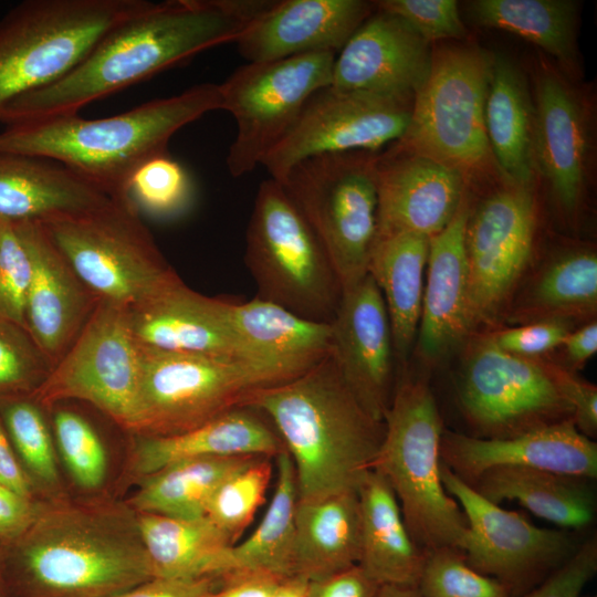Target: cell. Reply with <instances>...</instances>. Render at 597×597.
<instances>
[{"instance_id":"6da1fadb","label":"cell","mask_w":597,"mask_h":597,"mask_svg":"<svg viewBox=\"0 0 597 597\" xmlns=\"http://www.w3.org/2000/svg\"><path fill=\"white\" fill-rule=\"evenodd\" d=\"M270 1H150L107 31L63 77L0 107V123L7 127L77 114L87 104L203 51L235 43Z\"/></svg>"},{"instance_id":"7a4b0ae2","label":"cell","mask_w":597,"mask_h":597,"mask_svg":"<svg viewBox=\"0 0 597 597\" xmlns=\"http://www.w3.org/2000/svg\"><path fill=\"white\" fill-rule=\"evenodd\" d=\"M2 565L11 597H114L154 577L137 513L104 496L40 500Z\"/></svg>"},{"instance_id":"3957f363","label":"cell","mask_w":597,"mask_h":597,"mask_svg":"<svg viewBox=\"0 0 597 597\" xmlns=\"http://www.w3.org/2000/svg\"><path fill=\"white\" fill-rule=\"evenodd\" d=\"M245 406L273 425L294 464L298 500L357 492L373 469L384 422L363 408L331 354L293 379L253 391Z\"/></svg>"},{"instance_id":"277c9868","label":"cell","mask_w":597,"mask_h":597,"mask_svg":"<svg viewBox=\"0 0 597 597\" xmlns=\"http://www.w3.org/2000/svg\"><path fill=\"white\" fill-rule=\"evenodd\" d=\"M222 107L220 85L201 83L109 117L74 114L7 126L0 132V153L53 160L112 198H127L140 165L166 154L179 129Z\"/></svg>"},{"instance_id":"5b68a950","label":"cell","mask_w":597,"mask_h":597,"mask_svg":"<svg viewBox=\"0 0 597 597\" xmlns=\"http://www.w3.org/2000/svg\"><path fill=\"white\" fill-rule=\"evenodd\" d=\"M442 419L423 379L404 378L384 417V436L373 469L391 486L407 528L425 553H463L469 528L464 513L441 479Z\"/></svg>"},{"instance_id":"8992f818","label":"cell","mask_w":597,"mask_h":597,"mask_svg":"<svg viewBox=\"0 0 597 597\" xmlns=\"http://www.w3.org/2000/svg\"><path fill=\"white\" fill-rule=\"evenodd\" d=\"M490 60L475 44L431 49L430 71L413 95L408 127L391 148L453 168L468 184L498 171L484 123Z\"/></svg>"},{"instance_id":"52a82bcc","label":"cell","mask_w":597,"mask_h":597,"mask_svg":"<svg viewBox=\"0 0 597 597\" xmlns=\"http://www.w3.org/2000/svg\"><path fill=\"white\" fill-rule=\"evenodd\" d=\"M244 264L259 298L307 320L332 322L342 297L336 272L302 212L272 178L260 184L254 198Z\"/></svg>"},{"instance_id":"ba28073f","label":"cell","mask_w":597,"mask_h":597,"mask_svg":"<svg viewBox=\"0 0 597 597\" xmlns=\"http://www.w3.org/2000/svg\"><path fill=\"white\" fill-rule=\"evenodd\" d=\"M44 224L100 301L133 310L182 282L128 198Z\"/></svg>"},{"instance_id":"9c48e42d","label":"cell","mask_w":597,"mask_h":597,"mask_svg":"<svg viewBox=\"0 0 597 597\" xmlns=\"http://www.w3.org/2000/svg\"><path fill=\"white\" fill-rule=\"evenodd\" d=\"M147 0H25L0 19V107L72 71Z\"/></svg>"},{"instance_id":"30bf717a","label":"cell","mask_w":597,"mask_h":597,"mask_svg":"<svg viewBox=\"0 0 597 597\" xmlns=\"http://www.w3.org/2000/svg\"><path fill=\"white\" fill-rule=\"evenodd\" d=\"M377 159L365 151L320 155L280 182L324 248L342 292L368 274L378 228Z\"/></svg>"},{"instance_id":"8fae6325","label":"cell","mask_w":597,"mask_h":597,"mask_svg":"<svg viewBox=\"0 0 597 597\" xmlns=\"http://www.w3.org/2000/svg\"><path fill=\"white\" fill-rule=\"evenodd\" d=\"M287 380L277 370L254 363L140 345L139 385L130 434L157 437L191 430L245 406L253 391Z\"/></svg>"},{"instance_id":"7c38bea8","label":"cell","mask_w":597,"mask_h":597,"mask_svg":"<svg viewBox=\"0 0 597 597\" xmlns=\"http://www.w3.org/2000/svg\"><path fill=\"white\" fill-rule=\"evenodd\" d=\"M463 362L458 399L474 437L504 439L567 420L573 409L546 359L525 358L475 337Z\"/></svg>"},{"instance_id":"4fadbf2b","label":"cell","mask_w":597,"mask_h":597,"mask_svg":"<svg viewBox=\"0 0 597 597\" xmlns=\"http://www.w3.org/2000/svg\"><path fill=\"white\" fill-rule=\"evenodd\" d=\"M335 56L322 52L248 62L219 84L222 111L233 116L237 126L226 159L231 176L241 177L262 166L308 98L332 84Z\"/></svg>"},{"instance_id":"5bb4252c","label":"cell","mask_w":597,"mask_h":597,"mask_svg":"<svg viewBox=\"0 0 597 597\" xmlns=\"http://www.w3.org/2000/svg\"><path fill=\"white\" fill-rule=\"evenodd\" d=\"M140 370V344L129 310L100 301L80 334L32 397L44 410L85 401L129 432Z\"/></svg>"},{"instance_id":"9a60e30c","label":"cell","mask_w":597,"mask_h":597,"mask_svg":"<svg viewBox=\"0 0 597 597\" xmlns=\"http://www.w3.org/2000/svg\"><path fill=\"white\" fill-rule=\"evenodd\" d=\"M533 187L504 184L470 212L464 232L470 332L504 310L530 266L536 232Z\"/></svg>"},{"instance_id":"2e32d148","label":"cell","mask_w":597,"mask_h":597,"mask_svg":"<svg viewBox=\"0 0 597 597\" xmlns=\"http://www.w3.org/2000/svg\"><path fill=\"white\" fill-rule=\"evenodd\" d=\"M413 97L333 86L313 94L262 166L281 182L298 163L320 155L376 153L405 134Z\"/></svg>"},{"instance_id":"e0dca14e","label":"cell","mask_w":597,"mask_h":597,"mask_svg":"<svg viewBox=\"0 0 597 597\" xmlns=\"http://www.w3.org/2000/svg\"><path fill=\"white\" fill-rule=\"evenodd\" d=\"M446 491L457 501L468 522L463 549L467 563L503 584L513 597L553 573L578 548L566 530H548L495 504L441 465Z\"/></svg>"},{"instance_id":"ac0fdd59","label":"cell","mask_w":597,"mask_h":597,"mask_svg":"<svg viewBox=\"0 0 597 597\" xmlns=\"http://www.w3.org/2000/svg\"><path fill=\"white\" fill-rule=\"evenodd\" d=\"M533 164L558 208H580L590 174V114L570 80L541 59L534 71Z\"/></svg>"},{"instance_id":"d6986e66","label":"cell","mask_w":597,"mask_h":597,"mask_svg":"<svg viewBox=\"0 0 597 597\" xmlns=\"http://www.w3.org/2000/svg\"><path fill=\"white\" fill-rule=\"evenodd\" d=\"M331 324V356L363 408L384 422L391 402L395 353L383 295L367 274L342 297Z\"/></svg>"},{"instance_id":"ffe728a7","label":"cell","mask_w":597,"mask_h":597,"mask_svg":"<svg viewBox=\"0 0 597 597\" xmlns=\"http://www.w3.org/2000/svg\"><path fill=\"white\" fill-rule=\"evenodd\" d=\"M376 185V240L401 232L432 238L451 222L468 197V182L458 170L392 148L378 155Z\"/></svg>"},{"instance_id":"44dd1931","label":"cell","mask_w":597,"mask_h":597,"mask_svg":"<svg viewBox=\"0 0 597 597\" xmlns=\"http://www.w3.org/2000/svg\"><path fill=\"white\" fill-rule=\"evenodd\" d=\"M15 226L31 261L25 326L54 366L73 344L100 300L78 277L44 223Z\"/></svg>"},{"instance_id":"7402d4cb","label":"cell","mask_w":597,"mask_h":597,"mask_svg":"<svg viewBox=\"0 0 597 597\" xmlns=\"http://www.w3.org/2000/svg\"><path fill=\"white\" fill-rule=\"evenodd\" d=\"M430 66V44L404 20L376 8L335 56L331 86L413 97Z\"/></svg>"},{"instance_id":"603a6c76","label":"cell","mask_w":597,"mask_h":597,"mask_svg":"<svg viewBox=\"0 0 597 597\" xmlns=\"http://www.w3.org/2000/svg\"><path fill=\"white\" fill-rule=\"evenodd\" d=\"M441 462L471 483L486 470L515 467L595 479L597 443L572 420L504 439H484L443 431Z\"/></svg>"},{"instance_id":"cb8c5ba5","label":"cell","mask_w":597,"mask_h":597,"mask_svg":"<svg viewBox=\"0 0 597 597\" xmlns=\"http://www.w3.org/2000/svg\"><path fill=\"white\" fill-rule=\"evenodd\" d=\"M375 9L363 0H273L249 23L237 49L248 62L336 54Z\"/></svg>"},{"instance_id":"d4e9b609","label":"cell","mask_w":597,"mask_h":597,"mask_svg":"<svg viewBox=\"0 0 597 597\" xmlns=\"http://www.w3.org/2000/svg\"><path fill=\"white\" fill-rule=\"evenodd\" d=\"M231 304L232 300L200 294L181 282L129 310V315L134 335L143 346L266 366L255 360L235 332Z\"/></svg>"},{"instance_id":"484cf974","label":"cell","mask_w":597,"mask_h":597,"mask_svg":"<svg viewBox=\"0 0 597 597\" xmlns=\"http://www.w3.org/2000/svg\"><path fill=\"white\" fill-rule=\"evenodd\" d=\"M248 406L226 411L181 433L170 436L132 434L126 476L139 482L171 463L214 457H276L284 450L275 432Z\"/></svg>"},{"instance_id":"4316f807","label":"cell","mask_w":597,"mask_h":597,"mask_svg":"<svg viewBox=\"0 0 597 597\" xmlns=\"http://www.w3.org/2000/svg\"><path fill=\"white\" fill-rule=\"evenodd\" d=\"M469 212L467 197L451 222L430 238L422 310L416 338V350L429 364L441 359L470 333L464 251Z\"/></svg>"},{"instance_id":"83f0119b","label":"cell","mask_w":597,"mask_h":597,"mask_svg":"<svg viewBox=\"0 0 597 597\" xmlns=\"http://www.w3.org/2000/svg\"><path fill=\"white\" fill-rule=\"evenodd\" d=\"M111 199L53 160L0 153V224L48 223L95 210Z\"/></svg>"},{"instance_id":"f1b7e54d","label":"cell","mask_w":597,"mask_h":597,"mask_svg":"<svg viewBox=\"0 0 597 597\" xmlns=\"http://www.w3.org/2000/svg\"><path fill=\"white\" fill-rule=\"evenodd\" d=\"M535 106L522 69L503 54H491L484 104L491 154L505 184L533 187Z\"/></svg>"},{"instance_id":"f546056e","label":"cell","mask_w":597,"mask_h":597,"mask_svg":"<svg viewBox=\"0 0 597 597\" xmlns=\"http://www.w3.org/2000/svg\"><path fill=\"white\" fill-rule=\"evenodd\" d=\"M235 332L260 364L293 379L331 352V324L315 322L258 296L232 301Z\"/></svg>"},{"instance_id":"4dcf8cb0","label":"cell","mask_w":597,"mask_h":597,"mask_svg":"<svg viewBox=\"0 0 597 597\" xmlns=\"http://www.w3.org/2000/svg\"><path fill=\"white\" fill-rule=\"evenodd\" d=\"M357 495L362 538L358 565L378 585L418 586L426 553L411 537L387 480L371 469Z\"/></svg>"},{"instance_id":"1f68e13d","label":"cell","mask_w":597,"mask_h":597,"mask_svg":"<svg viewBox=\"0 0 597 597\" xmlns=\"http://www.w3.org/2000/svg\"><path fill=\"white\" fill-rule=\"evenodd\" d=\"M357 492L298 500L295 513L294 574L321 579L360 559Z\"/></svg>"},{"instance_id":"d6a6232c","label":"cell","mask_w":597,"mask_h":597,"mask_svg":"<svg viewBox=\"0 0 597 597\" xmlns=\"http://www.w3.org/2000/svg\"><path fill=\"white\" fill-rule=\"evenodd\" d=\"M137 521L154 577L222 579L234 573L233 544L207 517L185 520L137 513Z\"/></svg>"},{"instance_id":"836d02e7","label":"cell","mask_w":597,"mask_h":597,"mask_svg":"<svg viewBox=\"0 0 597 597\" xmlns=\"http://www.w3.org/2000/svg\"><path fill=\"white\" fill-rule=\"evenodd\" d=\"M430 238L401 232L378 238L368 274L377 284L388 313L395 359L405 365L419 328Z\"/></svg>"},{"instance_id":"e575fe53","label":"cell","mask_w":597,"mask_h":597,"mask_svg":"<svg viewBox=\"0 0 597 597\" xmlns=\"http://www.w3.org/2000/svg\"><path fill=\"white\" fill-rule=\"evenodd\" d=\"M589 481L546 470L500 467L484 471L469 484L495 504L515 501L563 530H582L593 523L596 513Z\"/></svg>"},{"instance_id":"d590c367","label":"cell","mask_w":597,"mask_h":597,"mask_svg":"<svg viewBox=\"0 0 597 597\" xmlns=\"http://www.w3.org/2000/svg\"><path fill=\"white\" fill-rule=\"evenodd\" d=\"M467 8L476 25L510 32L540 48L569 80L579 71L577 1L474 0Z\"/></svg>"},{"instance_id":"8d00e7d4","label":"cell","mask_w":597,"mask_h":597,"mask_svg":"<svg viewBox=\"0 0 597 597\" xmlns=\"http://www.w3.org/2000/svg\"><path fill=\"white\" fill-rule=\"evenodd\" d=\"M597 311V255L591 248H572L554 256L527 287L511 320L593 321Z\"/></svg>"},{"instance_id":"74e56055","label":"cell","mask_w":597,"mask_h":597,"mask_svg":"<svg viewBox=\"0 0 597 597\" xmlns=\"http://www.w3.org/2000/svg\"><path fill=\"white\" fill-rule=\"evenodd\" d=\"M255 458L214 457L171 463L142 479L126 503L137 513L203 519L219 485Z\"/></svg>"},{"instance_id":"f35d334b","label":"cell","mask_w":597,"mask_h":597,"mask_svg":"<svg viewBox=\"0 0 597 597\" xmlns=\"http://www.w3.org/2000/svg\"><path fill=\"white\" fill-rule=\"evenodd\" d=\"M275 459L276 483L265 514L248 538L231 547L234 573L260 572L280 579L295 575V470L285 449Z\"/></svg>"},{"instance_id":"ab89813d","label":"cell","mask_w":597,"mask_h":597,"mask_svg":"<svg viewBox=\"0 0 597 597\" xmlns=\"http://www.w3.org/2000/svg\"><path fill=\"white\" fill-rule=\"evenodd\" d=\"M0 420L23 470L41 499L66 495L44 409L32 398L0 402Z\"/></svg>"},{"instance_id":"60d3db41","label":"cell","mask_w":597,"mask_h":597,"mask_svg":"<svg viewBox=\"0 0 597 597\" xmlns=\"http://www.w3.org/2000/svg\"><path fill=\"white\" fill-rule=\"evenodd\" d=\"M193 192L189 174L166 153L148 159L133 174L127 198L139 212L174 219L190 209Z\"/></svg>"},{"instance_id":"b9f144b4","label":"cell","mask_w":597,"mask_h":597,"mask_svg":"<svg viewBox=\"0 0 597 597\" xmlns=\"http://www.w3.org/2000/svg\"><path fill=\"white\" fill-rule=\"evenodd\" d=\"M271 458L258 457L226 479L213 493L206 517L231 541L240 537L264 501L272 476Z\"/></svg>"},{"instance_id":"7bdbcfd3","label":"cell","mask_w":597,"mask_h":597,"mask_svg":"<svg viewBox=\"0 0 597 597\" xmlns=\"http://www.w3.org/2000/svg\"><path fill=\"white\" fill-rule=\"evenodd\" d=\"M52 433L74 483L85 491L100 489L107 475V453L93 425L74 410L55 408Z\"/></svg>"},{"instance_id":"ee69618b","label":"cell","mask_w":597,"mask_h":597,"mask_svg":"<svg viewBox=\"0 0 597 597\" xmlns=\"http://www.w3.org/2000/svg\"><path fill=\"white\" fill-rule=\"evenodd\" d=\"M52 368L27 328L0 318V402L32 398Z\"/></svg>"},{"instance_id":"f6af8a7d","label":"cell","mask_w":597,"mask_h":597,"mask_svg":"<svg viewBox=\"0 0 597 597\" xmlns=\"http://www.w3.org/2000/svg\"><path fill=\"white\" fill-rule=\"evenodd\" d=\"M421 597H513L499 580L479 573L459 549L426 553L418 583Z\"/></svg>"},{"instance_id":"bcb514c9","label":"cell","mask_w":597,"mask_h":597,"mask_svg":"<svg viewBox=\"0 0 597 597\" xmlns=\"http://www.w3.org/2000/svg\"><path fill=\"white\" fill-rule=\"evenodd\" d=\"M31 261L15 224H0V318L24 328Z\"/></svg>"},{"instance_id":"7dc6e473","label":"cell","mask_w":597,"mask_h":597,"mask_svg":"<svg viewBox=\"0 0 597 597\" xmlns=\"http://www.w3.org/2000/svg\"><path fill=\"white\" fill-rule=\"evenodd\" d=\"M374 3L377 9L404 20L429 44L467 35L455 0H379Z\"/></svg>"},{"instance_id":"c3c4849f","label":"cell","mask_w":597,"mask_h":597,"mask_svg":"<svg viewBox=\"0 0 597 597\" xmlns=\"http://www.w3.org/2000/svg\"><path fill=\"white\" fill-rule=\"evenodd\" d=\"M572 324L565 321H540L521 326L502 328L486 334L500 349L525 358H542L561 346L572 332Z\"/></svg>"},{"instance_id":"681fc988","label":"cell","mask_w":597,"mask_h":597,"mask_svg":"<svg viewBox=\"0 0 597 597\" xmlns=\"http://www.w3.org/2000/svg\"><path fill=\"white\" fill-rule=\"evenodd\" d=\"M597 570V541L590 538L579 546L540 586L519 597H579Z\"/></svg>"},{"instance_id":"f907efd6","label":"cell","mask_w":597,"mask_h":597,"mask_svg":"<svg viewBox=\"0 0 597 597\" xmlns=\"http://www.w3.org/2000/svg\"><path fill=\"white\" fill-rule=\"evenodd\" d=\"M552 374L573 409V422L577 430L591 439L597 434V387L563 367L547 360Z\"/></svg>"},{"instance_id":"816d5d0a","label":"cell","mask_w":597,"mask_h":597,"mask_svg":"<svg viewBox=\"0 0 597 597\" xmlns=\"http://www.w3.org/2000/svg\"><path fill=\"white\" fill-rule=\"evenodd\" d=\"M42 500V499H41ZM40 500L25 498L0 484V555L34 520Z\"/></svg>"},{"instance_id":"f5cc1de1","label":"cell","mask_w":597,"mask_h":597,"mask_svg":"<svg viewBox=\"0 0 597 597\" xmlns=\"http://www.w3.org/2000/svg\"><path fill=\"white\" fill-rule=\"evenodd\" d=\"M221 578L175 579L153 577L114 597H211Z\"/></svg>"},{"instance_id":"db71d44e","label":"cell","mask_w":597,"mask_h":597,"mask_svg":"<svg viewBox=\"0 0 597 597\" xmlns=\"http://www.w3.org/2000/svg\"><path fill=\"white\" fill-rule=\"evenodd\" d=\"M379 586L357 564L334 575L310 580L308 597H374Z\"/></svg>"},{"instance_id":"11a10c76","label":"cell","mask_w":597,"mask_h":597,"mask_svg":"<svg viewBox=\"0 0 597 597\" xmlns=\"http://www.w3.org/2000/svg\"><path fill=\"white\" fill-rule=\"evenodd\" d=\"M280 578L260 572H238L222 578L211 597H272Z\"/></svg>"},{"instance_id":"9f6ffc18","label":"cell","mask_w":597,"mask_h":597,"mask_svg":"<svg viewBox=\"0 0 597 597\" xmlns=\"http://www.w3.org/2000/svg\"><path fill=\"white\" fill-rule=\"evenodd\" d=\"M0 484L29 499L41 500L23 470L0 420Z\"/></svg>"},{"instance_id":"6f0895ef","label":"cell","mask_w":597,"mask_h":597,"mask_svg":"<svg viewBox=\"0 0 597 597\" xmlns=\"http://www.w3.org/2000/svg\"><path fill=\"white\" fill-rule=\"evenodd\" d=\"M561 348L567 359L563 367L574 371L582 368L585 363L597 352V323L590 321L587 324L567 334L562 342Z\"/></svg>"},{"instance_id":"680465c9","label":"cell","mask_w":597,"mask_h":597,"mask_svg":"<svg viewBox=\"0 0 597 597\" xmlns=\"http://www.w3.org/2000/svg\"><path fill=\"white\" fill-rule=\"evenodd\" d=\"M310 580L301 575L286 577L277 584L272 597H308Z\"/></svg>"},{"instance_id":"91938a15","label":"cell","mask_w":597,"mask_h":597,"mask_svg":"<svg viewBox=\"0 0 597 597\" xmlns=\"http://www.w3.org/2000/svg\"><path fill=\"white\" fill-rule=\"evenodd\" d=\"M374 597H421L418 586L380 585Z\"/></svg>"},{"instance_id":"94428289","label":"cell","mask_w":597,"mask_h":597,"mask_svg":"<svg viewBox=\"0 0 597 597\" xmlns=\"http://www.w3.org/2000/svg\"><path fill=\"white\" fill-rule=\"evenodd\" d=\"M0 597H11L4 578L2 556L0 555Z\"/></svg>"},{"instance_id":"6125c7cd","label":"cell","mask_w":597,"mask_h":597,"mask_svg":"<svg viewBox=\"0 0 597 597\" xmlns=\"http://www.w3.org/2000/svg\"><path fill=\"white\" fill-rule=\"evenodd\" d=\"M589 597H596V596H589Z\"/></svg>"}]
</instances>
